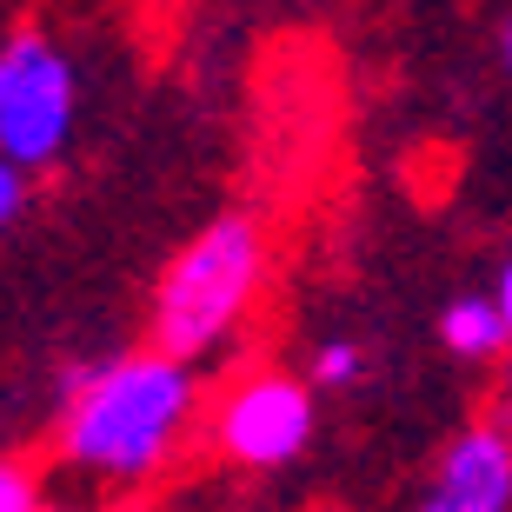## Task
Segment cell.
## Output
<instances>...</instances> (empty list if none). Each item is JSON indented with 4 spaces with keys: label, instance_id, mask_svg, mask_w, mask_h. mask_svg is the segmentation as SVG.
I'll list each match as a JSON object with an SVG mask.
<instances>
[{
    "label": "cell",
    "instance_id": "6",
    "mask_svg": "<svg viewBox=\"0 0 512 512\" xmlns=\"http://www.w3.org/2000/svg\"><path fill=\"white\" fill-rule=\"evenodd\" d=\"M439 340H446V353H459V360H493V353H506L512 333H506L493 300H453L439 313Z\"/></svg>",
    "mask_w": 512,
    "mask_h": 512
},
{
    "label": "cell",
    "instance_id": "10",
    "mask_svg": "<svg viewBox=\"0 0 512 512\" xmlns=\"http://www.w3.org/2000/svg\"><path fill=\"white\" fill-rule=\"evenodd\" d=\"M493 306H499V320H506V333H512V260H506V273H499V286H493Z\"/></svg>",
    "mask_w": 512,
    "mask_h": 512
},
{
    "label": "cell",
    "instance_id": "7",
    "mask_svg": "<svg viewBox=\"0 0 512 512\" xmlns=\"http://www.w3.org/2000/svg\"><path fill=\"white\" fill-rule=\"evenodd\" d=\"M360 366H366V353H360L353 340H326L320 353H313V386L340 393V386H353V380H360Z\"/></svg>",
    "mask_w": 512,
    "mask_h": 512
},
{
    "label": "cell",
    "instance_id": "13",
    "mask_svg": "<svg viewBox=\"0 0 512 512\" xmlns=\"http://www.w3.org/2000/svg\"><path fill=\"white\" fill-rule=\"evenodd\" d=\"M34 512H80V506H34Z\"/></svg>",
    "mask_w": 512,
    "mask_h": 512
},
{
    "label": "cell",
    "instance_id": "12",
    "mask_svg": "<svg viewBox=\"0 0 512 512\" xmlns=\"http://www.w3.org/2000/svg\"><path fill=\"white\" fill-rule=\"evenodd\" d=\"M306 512H353V506H340V499H320V506H306Z\"/></svg>",
    "mask_w": 512,
    "mask_h": 512
},
{
    "label": "cell",
    "instance_id": "14",
    "mask_svg": "<svg viewBox=\"0 0 512 512\" xmlns=\"http://www.w3.org/2000/svg\"><path fill=\"white\" fill-rule=\"evenodd\" d=\"M506 67H512V27H506Z\"/></svg>",
    "mask_w": 512,
    "mask_h": 512
},
{
    "label": "cell",
    "instance_id": "3",
    "mask_svg": "<svg viewBox=\"0 0 512 512\" xmlns=\"http://www.w3.org/2000/svg\"><path fill=\"white\" fill-rule=\"evenodd\" d=\"M74 133V67L40 34H14L0 47V160L47 167Z\"/></svg>",
    "mask_w": 512,
    "mask_h": 512
},
{
    "label": "cell",
    "instance_id": "2",
    "mask_svg": "<svg viewBox=\"0 0 512 512\" xmlns=\"http://www.w3.org/2000/svg\"><path fill=\"white\" fill-rule=\"evenodd\" d=\"M266 280V233L247 213H220L193 233L180 260L160 273V293H153V346L173 353V360H193L220 346L240 326V313L253 306Z\"/></svg>",
    "mask_w": 512,
    "mask_h": 512
},
{
    "label": "cell",
    "instance_id": "5",
    "mask_svg": "<svg viewBox=\"0 0 512 512\" xmlns=\"http://www.w3.org/2000/svg\"><path fill=\"white\" fill-rule=\"evenodd\" d=\"M512 506V439L499 426H466L446 446L433 493L413 512H506Z\"/></svg>",
    "mask_w": 512,
    "mask_h": 512
},
{
    "label": "cell",
    "instance_id": "9",
    "mask_svg": "<svg viewBox=\"0 0 512 512\" xmlns=\"http://www.w3.org/2000/svg\"><path fill=\"white\" fill-rule=\"evenodd\" d=\"M20 207H27V167L0 160V227H14Z\"/></svg>",
    "mask_w": 512,
    "mask_h": 512
},
{
    "label": "cell",
    "instance_id": "8",
    "mask_svg": "<svg viewBox=\"0 0 512 512\" xmlns=\"http://www.w3.org/2000/svg\"><path fill=\"white\" fill-rule=\"evenodd\" d=\"M40 506V479L14 459H0V512H34Z\"/></svg>",
    "mask_w": 512,
    "mask_h": 512
},
{
    "label": "cell",
    "instance_id": "1",
    "mask_svg": "<svg viewBox=\"0 0 512 512\" xmlns=\"http://www.w3.org/2000/svg\"><path fill=\"white\" fill-rule=\"evenodd\" d=\"M193 373L173 353H127L114 366L60 373V446L94 479H147L167 466L193 419Z\"/></svg>",
    "mask_w": 512,
    "mask_h": 512
},
{
    "label": "cell",
    "instance_id": "4",
    "mask_svg": "<svg viewBox=\"0 0 512 512\" xmlns=\"http://www.w3.org/2000/svg\"><path fill=\"white\" fill-rule=\"evenodd\" d=\"M213 439H220V453L233 466L273 473V466L306 453V439H313V393L300 380H286V373H247L220 399Z\"/></svg>",
    "mask_w": 512,
    "mask_h": 512
},
{
    "label": "cell",
    "instance_id": "11",
    "mask_svg": "<svg viewBox=\"0 0 512 512\" xmlns=\"http://www.w3.org/2000/svg\"><path fill=\"white\" fill-rule=\"evenodd\" d=\"M499 413L512 419V366H506V386H499Z\"/></svg>",
    "mask_w": 512,
    "mask_h": 512
}]
</instances>
